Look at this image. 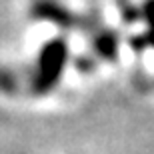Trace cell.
Masks as SVG:
<instances>
[{"label":"cell","mask_w":154,"mask_h":154,"mask_svg":"<svg viewBox=\"0 0 154 154\" xmlns=\"http://www.w3.org/2000/svg\"><path fill=\"white\" fill-rule=\"evenodd\" d=\"M70 48L64 36H54L48 40L36 54V60L30 68L28 90L36 96H44L52 92L62 80L66 64H68Z\"/></svg>","instance_id":"6da1fadb"},{"label":"cell","mask_w":154,"mask_h":154,"mask_svg":"<svg viewBox=\"0 0 154 154\" xmlns=\"http://www.w3.org/2000/svg\"><path fill=\"white\" fill-rule=\"evenodd\" d=\"M138 18H142L148 30H154V0H144L138 8Z\"/></svg>","instance_id":"3957f363"},{"label":"cell","mask_w":154,"mask_h":154,"mask_svg":"<svg viewBox=\"0 0 154 154\" xmlns=\"http://www.w3.org/2000/svg\"><path fill=\"white\" fill-rule=\"evenodd\" d=\"M32 14H34L36 18H44V20H50V24H56L58 28H74L76 20H78V16H76L72 10H68L64 4H60V2H56V0H36L34 6H32Z\"/></svg>","instance_id":"7a4b0ae2"}]
</instances>
